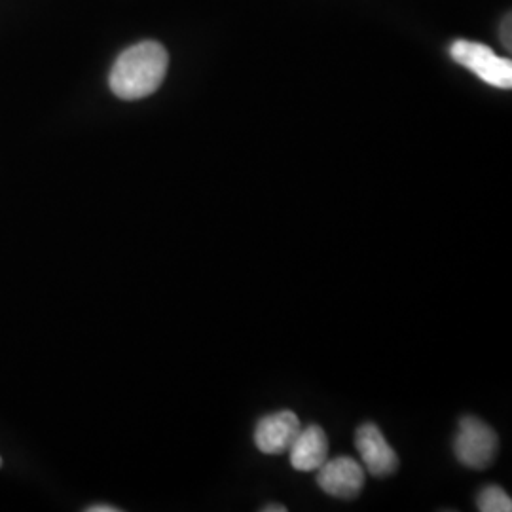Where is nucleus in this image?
I'll use <instances>...</instances> for the list:
<instances>
[{
  "label": "nucleus",
  "mask_w": 512,
  "mask_h": 512,
  "mask_svg": "<svg viewBox=\"0 0 512 512\" xmlns=\"http://www.w3.org/2000/svg\"><path fill=\"white\" fill-rule=\"evenodd\" d=\"M0 465H2V459H0Z\"/></svg>",
  "instance_id": "f8f14e48"
},
{
  "label": "nucleus",
  "mask_w": 512,
  "mask_h": 512,
  "mask_svg": "<svg viewBox=\"0 0 512 512\" xmlns=\"http://www.w3.org/2000/svg\"><path fill=\"white\" fill-rule=\"evenodd\" d=\"M355 444L370 475L382 478V476L393 475L397 471L399 456L387 444L382 431L374 423H363L357 429Z\"/></svg>",
  "instance_id": "423d86ee"
},
{
  "label": "nucleus",
  "mask_w": 512,
  "mask_h": 512,
  "mask_svg": "<svg viewBox=\"0 0 512 512\" xmlns=\"http://www.w3.org/2000/svg\"><path fill=\"white\" fill-rule=\"evenodd\" d=\"M478 511L482 512H511L512 499L509 495L505 494L503 488L499 486H488L484 488L478 499Z\"/></svg>",
  "instance_id": "6e6552de"
},
{
  "label": "nucleus",
  "mask_w": 512,
  "mask_h": 512,
  "mask_svg": "<svg viewBox=\"0 0 512 512\" xmlns=\"http://www.w3.org/2000/svg\"><path fill=\"white\" fill-rule=\"evenodd\" d=\"M264 512H287V507H283V505H270V507H264L262 509Z\"/></svg>",
  "instance_id": "9b49d317"
},
{
  "label": "nucleus",
  "mask_w": 512,
  "mask_h": 512,
  "mask_svg": "<svg viewBox=\"0 0 512 512\" xmlns=\"http://www.w3.org/2000/svg\"><path fill=\"white\" fill-rule=\"evenodd\" d=\"M300 429H302L300 420L291 410H281V412L270 414L258 421V425H256V448L268 456L285 454L293 446Z\"/></svg>",
  "instance_id": "39448f33"
},
{
  "label": "nucleus",
  "mask_w": 512,
  "mask_h": 512,
  "mask_svg": "<svg viewBox=\"0 0 512 512\" xmlns=\"http://www.w3.org/2000/svg\"><path fill=\"white\" fill-rule=\"evenodd\" d=\"M450 55L458 65H463L465 69L475 73L482 82L499 90H511V59L495 55L490 46L471 40H456L450 46Z\"/></svg>",
  "instance_id": "f03ea898"
},
{
  "label": "nucleus",
  "mask_w": 512,
  "mask_h": 512,
  "mask_svg": "<svg viewBox=\"0 0 512 512\" xmlns=\"http://www.w3.org/2000/svg\"><path fill=\"white\" fill-rule=\"evenodd\" d=\"M499 440L494 429L484 421L467 416L459 421V431L454 440V452L459 463L469 469L482 471L494 463Z\"/></svg>",
  "instance_id": "7ed1b4c3"
},
{
  "label": "nucleus",
  "mask_w": 512,
  "mask_h": 512,
  "mask_svg": "<svg viewBox=\"0 0 512 512\" xmlns=\"http://www.w3.org/2000/svg\"><path fill=\"white\" fill-rule=\"evenodd\" d=\"M169 67V55L160 42H139L120 55L110 71V90L116 97L135 101L156 92Z\"/></svg>",
  "instance_id": "f257e3e1"
},
{
  "label": "nucleus",
  "mask_w": 512,
  "mask_h": 512,
  "mask_svg": "<svg viewBox=\"0 0 512 512\" xmlns=\"http://www.w3.org/2000/svg\"><path fill=\"white\" fill-rule=\"evenodd\" d=\"M291 465L300 473L317 471L329 456V439L319 425L302 427L293 446L289 448Z\"/></svg>",
  "instance_id": "0eeeda50"
},
{
  "label": "nucleus",
  "mask_w": 512,
  "mask_h": 512,
  "mask_svg": "<svg viewBox=\"0 0 512 512\" xmlns=\"http://www.w3.org/2000/svg\"><path fill=\"white\" fill-rule=\"evenodd\" d=\"M511 21V16H507L505 21H503V27H501V40H503V44H505V48H507L509 52L512 50Z\"/></svg>",
  "instance_id": "1a4fd4ad"
},
{
  "label": "nucleus",
  "mask_w": 512,
  "mask_h": 512,
  "mask_svg": "<svg viewBox=\"0 0 512 512\" xmlns=\"http://www.w3.org/2000/svg\"><path fill=\"white\" fill-rule=\"evenodd\" d=\"M317 484L325 494L340 499H351L361 494L365 486V469L359 461L342 456V458L327 459L317 469Z\"/></svg>",
  "instance_id": "20e7f679"
},
{
  "label": "nucleus",
  "mask_w": 512,
  "mask_h": 512,
  "mask_svg": "<svg viewBox=\"0 0 512 512\" xmlns=\"http://www.w3.org/2000/svg\"><path fill=\"white\" fill-rule=\"evenodd\" d=\"M120 509L116 507H110V505H92L88 507V512H118Z\"/></svg>",
  "instance_id": "9d476101"
}]
</instances>
